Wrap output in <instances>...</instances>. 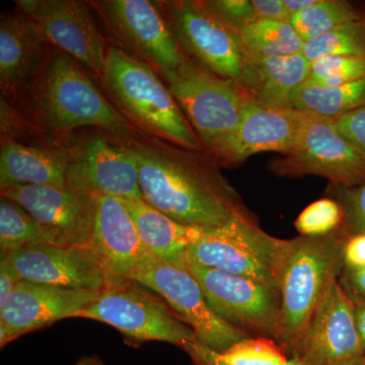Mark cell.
I'll list each match as a JSON object with an SVG mask.
<instances>
[{
    "mask_svg": "<svg viewBox=\"0 0 365 365\" xmlns=\"http://www.w3.org/2000/svg\"><path fill=\"white\" fill-rule=\"evenodd\" d=\"M316 1L317 0H283V4L290 20L292 16L306 11L307 7L313 6Z\"/></svg>",
    "mask_w": 365,
    "mask_h": 365,
    "instance_id": "ab89813d",
    "label": "cell"
},
{
    "mask_svg": "<svg viewBox=\"0 0 365 365\" xmlns=\"http://www.w3.org/2000/svg\"><path fill=\"white\" fill-rule=\"evenodd\" d=\"M132 280L158 292L169 307L196 334L198 342L223 351L248 334L225 323L208 306L200 284L189 269L151 259Z\"/></svg>",
    "mask_w": 365,
    "mask_h": 365,
    "instance_id": "5bb4252c",
    "label": "cell"
},
{
    "mask_svg": "<svg viewBox=\"0 0 365 365\" xmlns=\"http://www.w3.org/2000/svg\"><path fill=\"white\" fill-rule=\"evenodd\" d=\"M14 4L38 26L47 44L71 57L102 85L109 47L93 20L88 2L20 0Z\"/></svg>",
    "mask_w": 365,
    "mask_h": 365,
    "instance_id": "4fadbf2b",
    "label": "cell"
},
{
    "mask_svg": "<svg viewBox=\"0 0 365 365\" xmlns=\"http://www.w3.org/2000/svg\"><path fill=\"white\" fill-rule=\"evenodd\" d=\"M66 143L67 186L91 195L143 199L137 163L121 138L101 131L78 139L69 137Z\"/></svg>",
    "mask_w": 365,
    "mask_h": 365,
    "instance_id": "7c38bea8",
    "label": "cell"
},
{
    "mask_svg": "<svg viewBox=\"0 0 365 365\" xmlns=\"http://www.w3.org/2000/svg\"><path fill=\"white\" fill-rule=\"evenodd\" d=\"M100 292L21 280L0 306V345L60 319L78 318Z\"/></svg>",
    "mask_w": 365,
    "mask_h": 365,
    "instance_id": "e0dca14e",
    "label": "cell"
},
{
    "mask_svg": "<svg viewBox=\"0 0 365 365\" xmlns=\"http://www.w3.org/2000/svg\"><path fill=\"white\" fill-rule=\"evenodd\" d=\"M207 155L240 124L256 101L239 83L216 76L194 61L167 83Z\"/></svg>",
    "mask_w": 365,
    "mask_h": 365,
    "instance_id": "52a82bcc",
    "label": "cell"
},
{
    "mask_svg": "<svg viewBox=\"0 0 365 365\" xmlns=\"http://www.w3.org/2000/svg\"><path fill=\"white\" fill-rule=\"evenodd\" d=\"M344 220L342 206L336 199L321 198L307 206L294 222L299 235L323 237L339 230Z\"/></svg>",
    "mask_w": 365,
    "mask_h": 365,
    "instance_id": "1f68e13d",
    "label": "cell"
},
{
    "mask_svg": "<svg viewBox=\"0 0 365 365\" xmlns=\"http://www.w3.org/2000/svg\"><path fill=\"white\" fill-rule=\"evenodd\" d=\"M182 350L194 365H287L289 359L276 341L263 337L245 338L220 352L198 341Z\"/></svg>",
    "mask_w": 365,
    "mask_h": 365,
    "instance_id": "d4e9b609",
    "label": "cell"
},
{
    "mask_svg": "<svg viewBox=\"0 0 365 365\" xmlns=\"http://www.w3.org/2000/svg\"><path fill=\"white\" fill-rule=\"evenodd\" d=\"M287 365H306L302 364V361L299 359L294 356H290L289 359H288Z\"/></svg>",
    "mask_w": 365,
    "mask_h": 365,
    "instance_id": "7bdbcfd3",
    "label": "cell"
},
{
    "mask_svg": "<svg viewBox=\"0 0 365 365\" xmlns=\"http://www.w3.org/2000/svg\"><path fill=\"white\" fill-rule=\"evenodd\" d=\"M304 119L306 113L294 108H271L254 101L237 128L207 155L217 167L232 169L258 153L285 155L294 145Z\"/></svg>",
    "mask_w": 365,
    "mask_h": 365,
    "instance_id": "ac0fdd59",
    "label": "cell"
},
{
    "mask_svg": "<svg viewBox=\"0 0 365 365\" xmlns=\"http://www.w3.org/2000/svg\"><path fill=\"white\" fill-rule=\"evenodd\" d=\"M279 177L319 176L335 188L365 182V153L341 134L335 119L306 113L292 150L268 163Z\"/></svg>",
    "mask_w": 365,
    "mask_h": 365,
    "instance_id": "30bf717a",
    "label": "cell"
},
{
    "mask_svg": "<svg viewBox=\"0 0 365 365\" xmlns=\"http://www.w3.org/2000/svg\"><path fill=\"white\" fill-rule=\"evenodd\" d=\"M302 54L309 62L329 56H365L364 18L307 41Z\"/></svg>",
    "mask_w": 365,
    "mask_h": 365,
    "instance_id": "f546056e",
    "label": "cell"
},
{
    "mask_svg": "<svg viewBox=\"0 0 365 365\" xmlns=\"http://www.w3.org/2000/svg\"><path fill=\"white\" fill-rule=\"evenodd\" d=\"M122 140L137 163L143 200L175 222L220 227L247 209L205 153L144 134Z\"/></svg>",
    "mask_w": 365,
    "mask_h": 365,
    "instance_id": "6da1fadb",
    "label": "cell"
},
{
    "mask_svg": "<svg viewBox=\"0 0 365 365\" xmlns=\"http://www.w3.org/2000/svg\"><path fill=\"white\" fill-rule=\"evenodd\" d=\"M102 86L110 102L144 135L204 153L169 86L141 60L120 47L108 48Z\"/></svg>",
    "mask_w": 365,
    "mask_h": 365,
    "instance_id": "3957f363",
    "label": "cell"
},
{
    "mask_svg": "<svg viewBox=\"0 0 365 365\" xmlns=\"http://www.w3.org/2000/svg\"><path fill=\"white\" fill-rule=\"evenodd\" d=\"M106 30L127 53L162 76L165 83L191 59L182 51L160 1L98 0L88 2Z\"/></svg>",
    "mask_w": 365,
    "mask_h": 365,
    "instance_id": "9c48e42d",
    "label": "cell"
},
{
    "mask_svg": "<svg viewBox=\"0 0 365 365\" xmlns=\"http://www.w3.org/2000/svg\"><path fill=\"white\" fill-rule=\"evenodd\" d=\"M257 20L289 21L283 0H252Z\"/></svg>",
    "mask_w": 365,
    "mask_h": 365,
    "instance_id": "74e56055",
    "label": "cell"
},
{
    "mask_svg": "<svg viewBox=\"0 0 365 365\" xmlns=\"http://www.w3.org/2000/svg\"><path fill=\"white\" fill-rule=\"evenodd\" d=\"M338 283L354 306H365V267L344 266Z\"/></svg>",
    "mask_w": 365,
    "mask_h": 365,
    "instance_id": "d590c367",
    "label": "cell"
},
{
    "mask_svg": "<svg viewBox=\"0 0 365 365\" xmlns=\"http://www.w3.org/2000/svg\"><path fill=\"white\" fill-rule=\"evenodd\" d=\"M335 122L341 134L365 153V106L337 118Z\"/></svg>",
    "mask_w": 365,
    "mask_h": 365,
    "instance_id": "e575fe53",
    "label": "cell"
},
{
    "mask_svg": "<svg viewBox=\"0 0 365 365\" xmlns=\"http://www.w3.org/2000/svg\"><path fill=\"white\" fill-rule=\"evenodd\" d=\"M287 240L264 232L248 209L220 227L202 228L187 249V264L215 269L275 285Z\"/></svg>",
    "mask_w": 365,
    "mask_h": 365,
    "instance_id": "8992f818",
    "label": "cell"
},
{
    "mask_svg": "<svg viewBox=\"0 0 365 365\" xmlns=\"http://www.w3.org/2000/svg\"><path fill=\"white\" fill-rule=\"evenodd\" d=\"M21 279L71 289L102 290L110 278L91 247L35 244L2 255Z\"/></svg>",
    "mask_w": 365,
    "mask_h": 365,
    "instance_id": "d6986e66",
    "label": "cell"
},
{
    "mask_svg": "<svg viewBox=\"0 0 365 365\" xmlns=\"http://www.w3.org/2000/svg\"><path fill=\"white\" fill-rule=\"evenodd\" d=\"M66 141L54 138L25 141L1 138L0 188L26 185L67 186Z\"/></svg>",
    "mask_w": 365,
    "mask_h": 365,
    "instance_id": "7402d4cb",
    "label": "cell"
},
{
    "mask_svg": "<svg viewBox=\"0 0 365 365\" xmlns=\"http://www.w3.org/2000/svg\"><path fill=\"white\" fill-rule=\"evenodd\" d=\"M1 196L31 213L53 245L90 247L96 220V197L71 187L26 185L1 189Z\"/></svg>",
    "mask_w": 365,
    "mask_h": 365,
    "instance_id": "2e32d148",
    "label": "cell"
},
{
    "mask_svg": "<svg viewBox=\"0 0 365 365\" xmlns=\"http://www.w3.org/2000/svg\"><path fill=\"white\" fill-rule=\"evenodd\" d=\"M333 189L344 212L342 227L346 234L365 235V182L353 188Z\"/></svg>",
    "mask_w": 365,
    "mask_h": 365,
    "instance_id": "d6a6232c",
    "label": "cell"
},
{
    "mask_svg": "<svg viewBox=\"0 0 365 365\" xmlns=\"http://www.w3.org/2000/svg\"><path fill=\"white\" fill-rule=\"evenodd\" d=\"M188 269L202 288L208 306L222 321L251 337L277 342L281 316L279 288L194 264H188Z\"/></svg>",
    "mask_w": 365,
    "mask_h": 365,
    "instance_id": "8fae6325",
    "label": "cell"
},
{
    "mask_svg": "<svg viewBox=\"0 0 365 365\" xmlns=\"http://www.w3.org/2000/svg\"><path fill=\"white\" fill-rule=\"evenodd\" d=\"M122 201L130 213L146 248L165 263L188 269L187 249L199 237L203 227H189L175 222L143 199Z\"/></svg>",
    "mask_w": 365,
    "mask_h": 365,
    "instance_id": "603a6c76",
    "label": "cell"
},
{
    "mask_svg": "<svg viewBox=\"0 0 365 365\" xmlns=\"http://www.w3.org/2000/svg\"><path fill=\"white\" fill-rule=\"evenodd\" d=\"M16 108L36 133L66 141L81 127H97L121 139L141 135L88 73L48 44L32 83Z\"/></svg>",
    "mask_w": 365,
    "mask_h": 365,
    "instance_id": "7a4b0ae2",
    "label": "cell"
},
{
    "mask_svg": "<svg viewBox=\"0 0 365 365\" xmlns=\"http://www.w3.org/2000/svg\"><path fill=\"white\" fill-rule=\"evenodd\" d=\"M306 365H365L354 304L335 282L289 352Z\"/></svg>",
    "mask_w": 365,
    "mask_h": 365,
    "instance_id": "9a60e30c",
    "label": "cell"
},
{
    "mask_svg": "<svg viewBox=\"0 0 365 365\" xmlns=\"http://www.w3.org/2000/svg\"><path fill=\"white\" fill-rule=\"evenodd\" d=\"M207 4L223 20L239 30L258 21L252 0H211Z\"/></svg>",
    "mask_w": 365,
    "mask_h": 365,
    "instance_id": "836d02e7",
    "label": "cell"
},
{
    "mask_svg": "<svg viewBox=\"0 0 365 365\" xmlns=\"http://www.w3.org/2000/svg\"><path fill=\"white\" fill-rule=\"evenodd\" d=\"M160 2L182 51L192 61L252 93L256 85L255 56L239 29L218 16L207 1Z\"/></svg>",
    "mask_w": 365,
    "mask_h": 365,
    "instance_id": "5b68a950",
    "label": "cell"
},
{
    "mask_svg": "<svg viewBox=\"0 0 365 365\" xmlns=\"http://www.w3.org/2000/svg\"><path fill=\"white\" fill-rule=\"evenodd\" d=\"M344 266L365 267V235H348L344 247Z\"/></svg>",
    "mask_w": 365,
    "mask_h": 365,
    "instance_id": "8d00e7d4",
    "label": "cell"
},
{
    "mask_svg": "<svg viewBox=\"0 0 365 365\" xmlns=\"http://www.w3.org/2000/svg\"><path fill=\"white\" fill-rule=\"evenodd\" d=\"M354 319L357 332L365 350V306H354Z\"/></svg>",
    "mask_w": 365,
    "mask_h": 365,
    "instance_id": "60d3db41",
    "label": "cell"
},
{
    "mask_svg": "<svg viewBox=\"0 0 365 365\" xmlns=\"http://www.w3.org/2000/svg\"><path fill=\"white\" fill-rule=\"evenodd\" d=\"M133 280L110 277L93 304L78 318L95 319L116 328L133 342L160 341L184 349L196 334L162 300Z\"/></svg>",
    "mask_w": 365,
    "mask_h": 365,
    "instance_id": "ba28073f",
    "label": "cell"
},
{
    "mask_svg": "<svg viewBox=\"0 0 365 365\" xmlns=\"http://www.w3.org/2000/svg\"><path fill=\"white\" fill-rule=\"evenodd\" d=\"M344 228L323 237L287 240L279 273L281 316L277 343L289 354L344 267Z\"/></svg>",
    "mask_w": 365,
    "mask_h": 365,
    "instance_id": "277c9868",
    "label": "cell"
},
{
    "mask_svg": "<svg viewBox=\"0 0 365 365\" xmlns=\"http://www.w3.org/2000/svg\"><path fill=\"white\" fill-rule=\"evenodd\" d=\"M76 365H106L98 356H85L78 360Z\"/></svg>",
    "mask_w": 365,
    "mask_h": 365,
    "instance_id": "b9f144b4",
    "label": "cell"
},
{
    "mask_svg": "<svg viewBox=\"0 0 365 365\" xmlns=\"http://www.w3.org/2000/svg\"><path fill=\"white\" fill-rule=\"evenodd\" d=\"M95 197L96 220L90 247L109 278L132 280L155 256L143 244L121 199L102 194Z\"/></svg>",
    "mask_w": 365,
    "mask_h": 365,
    "instance_id": "ffe728a7",
    "label": "cell"
},
{
    "mask_svg": "<svg viewBox=\"0 0 365 365\" xmlns=\"http://www.w3.org/2000/svg\"><path fill=\"white\" fill-rule=\"evenodd\" d=\"M21 279L18 271L6 257L1 256L0 261V306L6 302L14 287Z\"/></svg>",
    "mask_w": 365,
    "mask_h": 365,
    "instance_id": "f35d334b",
    "label": "cell"
},
{
    "mask_svg": "<svg viewBox=\"0 0 365 365\" xmlns=\"http://www.w3.org/2000/svg\"><path fill=\"white\" fill-rule=\"evenodd\" d=\"M255 98L268 107L288 109L292 108V93L309 78L311 62L300 53L292 56H255Z\"/></svg>",
    "mask_w": 365,
    "mask_h": 365,
    "instance_id": "cb8c5ba5",
    "label": "cell"
},
{
    "mask_svg": "<svg viewBox=\"0 0 365 365\" xmlns=\"http://www.w3.org/2000/svg\"><path fill=\"white\" fill-rule=\"evenodd\" d=\"M365 78V56H329L311 62L306 83L335 86Z\"/></svg>",
    "mask_w": 365,
    "mask_h": 365,
    "instance_id": "4dcf8cb0",
    "label": "cell"
},
{
    "mask_svg": "<svg viewBox=\"0 0 365 365\" xmlns=\"http://www.w3.org/2000/svg\"><path fill=\"white\" fill-rule=\"evenodd\" d=\"M361 20L364 13L360 6L345 0H317L306 11L292 16L289 21L306 43L338 26Z\"/></svg>",
    "mask_w": 365,
    "mask_h": 365,
    "instance_id": "83f0119b",
    "label": "cell"
},
{
    "mask_svg": "<svg viewBox=\"0 0 365 365\" xmlns=\"http://www.w3.org/2000/svg\"><path fill=\"white\" fill-rule=\"evenodd\" d=\"M290 103L297 111L337 119L365 106V78L335 86L304 83L292 93Z\"/></svg>",
    "mask_w": 365,
    "mask_h": 365,
    "instance_id": "484cf974",
    "label": "cell"
},
{
    "mask_svg": "<svg viewBox=\"0 0 365 365\" xmlns=\"http://www.w3.org/2000/svg\"><path fill=\"white\" fill-rule=\"evenodd\" d=\"M42 33L20 11L2 14L0 20L1 97L16 107L39 68L46 47Z\"/></svg>",
    "mask_w": 365,
    "mask_h": 365,
    "instance_id": "44dd1931",
    "label": "cell"
},
{
    "mask_svg": "<svg viewBox=\"0 0 365 365\" xmlns=\"http://www.w3.org/2000/svg\"><path fill=\"white\" fill-rule=\"evenodd\" d=\"M361 6L362 13H364V20H365V4H362V6Z\"/></svg>",
    "mask_w": 365,
    "mask_h": 365,
    "instance_id": "ee69618b",
    "label": "cell"
},
{
    "mask_svg": "<svg viewBox=\"0 0 365 365\" xmlns=\"http://www.w3.org/2000/svg\"><path fill=\"white\" fill-rule=\"evenodd\" d=\"M240 33L254 56H292L304 49V40L289 21L259 20L240 29Z\"/></svg>",
    "mask_w": 365,
    "mask_h": 365,
    "instance_id": "4316f807",
    "label": "cell"
},
{
    "mask_svg": "<svg viewBox=\"0 0 365 365\" xmlns=\"http://www.w3.org/2000/svg\"><path fill=\"white\" fill-rule=\"evenodd\" d=\"M35 244H52L49 235L20 204L1 196L0 201V251L11 253Z\"/></svg>",
    "mask_w": 365,
    "mask_h": 365,
    "instance_id": "f1b7e54d",
    "label": "cell"
}]
</instances>
